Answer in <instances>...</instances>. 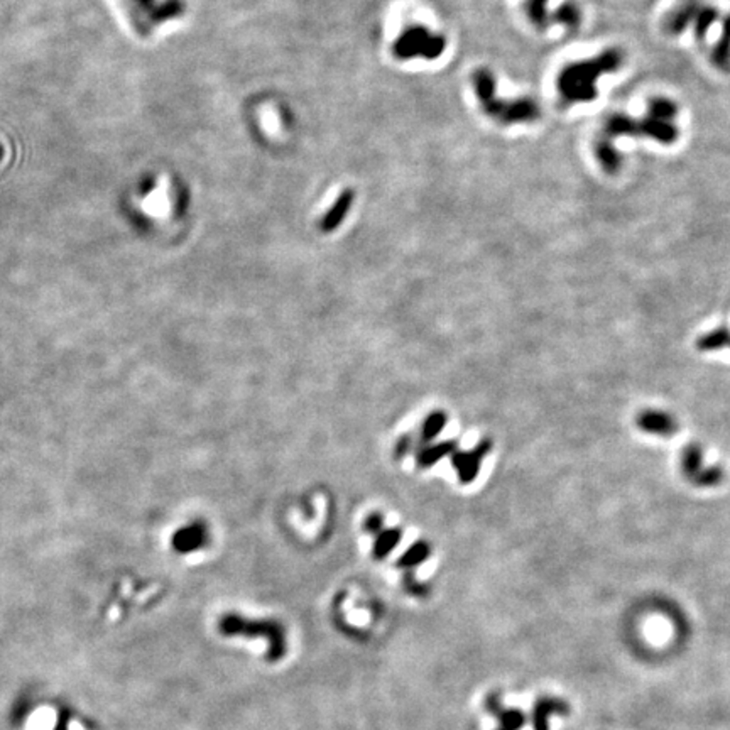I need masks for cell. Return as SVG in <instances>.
I'll return each instance as SVG.
<instances>
[{"label":"cell","mask_w":730,"mask_h":730,"mask_svg":"<svg viewBox=\"0 0 730 730\" xmlns=\"http://www.w3.org/2000/svg\"><path fill=\"white\" fill-rule=\"evenodd\" d=\"M455 442H443L438 445H433V447L423 448L420 453H418V465L421 469H426V467H431L436 464L438 460H442L443 457H447L448 453L453 452L455 448Z\"/></svg>","instance_id":"20"},{"label":"cell","mask_w":730,"mask_h":730,"mask_svg":"<svg viewBox=\"0 0 730 730\" xmlns=\"http://www.w3.org/2000/svg\"><path fill=\"white\" fill-rule=\"evenodd\" d=\"M570 705L562 698H553V697H541L538 698L536 703H534L531 717L529 720L533 722L534 730H550V717L551 715H562L567 717L570 715Z\"/></svg>","instance_id":"8"},{"label":"cell","mask_w":730,"mask_h":730,"mask_svg":"<svg viewBox=\"0 0 730 730\" xmlns=\"http://www.w3.org/2000/svg\"><path fill=\"white\" fill-rule=\"evenodd\" d=\"M724 479V472L720 467H709V469H703L700 474L693 479V482L700 487H714V485L720 484Z\"/></svg>","instance_id":"26"},{"label":"cell","mask_w":730,"mask_h":730,"mask_svg":"<svg viewBox=\"0 0 730 730\" xmlns=\"http://www.w3.org/2000/svg\"><path fill=\"white\" fill-rule=\"evenodd\" d=\"M484 110L491 117L501 120L502 124H521L534 122L540 119V105L533 99H518V100H499L497 97L482 104Z\"/></svg>","instance_id":"4"},{"label":"cell","mask_w":730,"mask_h":730,"mask_svg":"<svg viewBox=\"0 0 730 730\" xmlns=\"http://www.w3.org/2000/svg\"><path fill=\"white\" fill-rule=\"evenodd\" d=\"M551 21L567 26L570 29H577L582 22V11L575 2L567 0V2L556 9L555 14L551 16Z\"/></svg>","instance_id":"19"},{"label":"cell","mask_w":730,"mask_h":730,"mask_svg":"<svg viewBox=\"0 0 730 730\" xmlns=\"http://www.w3.org/2000/svg\"><path fill=\"white\" fill-rule=\"evenodd\" d=\"M604 136L614 137H639V120L626 114H612L604 124Z\"/></svg>","instance_id":"14"},{"label":"cell","mask_w":730,"mask_h":730,"mask_svg":"<svg viewBox=\"0 0 730 730\" xmlns=\"http://www.w3.org/2000/svg\"><path fill=\"white\" fill-rule=\"evenodd\" d=\"M638 426L644 433L665 436L670 438L678 431V423L673 420L665 411H656V409H646L638 416Z\"/></svg>","instance_id":"9"},{"label":"cell","mask_w":730,"mask_h":730,"mask_svg":"<svg viewBox=\"0 0 730 730\" xmlns=\"http://www.w3.org/2000/svg\"><path fill=\"white\" fill-rule=\"evenodd\" d=\"M548 2L550 0H526V14L538 29H546L550 24Z\"/></svg>","instance_id":"23"},{"label":"cell","mask_w":730,"mask_h":730,"mask_svg":"<svg viewBox=\"0 0 730 730\" xmlns=\"http://www.w3.org/2000/svg\"><path fill=\"white\" fill-rule=\"evenodd\" d=\"M678 136L680 131L673 122H665V120L651 117L639 120V137H648V139L660 142V144L670 146L678 141Z\"/></svg>","instance_id":"10"},{"label":"cell","mask_w":730,"mask_h":730,"mask_svg":"<svg viewBox=\"0 0 730 730\" xmlns=\"http://www.w3.org/2000/svg\"><path fill=\"white\" fill-rule=\"evenodd\" d=\"M365 529L372 534H379L382 531V516L379 514H371L367 519H365Z\"/></svg>","instance_id":"27"},{"label":"cell","mask_w":730,"mask_h":730,"mask_svg":"<svg viewBox=\"0 0 730 730\" xmlns=\"http://www.w3.org/2000/svg\"><path fill=\"white\" fill-rule=\"evenodd\" d=\"M729 345H730V330L725 327L715 328V330L709 332L707 335H703L697 340L698 350H702V352L720 350V349H724V347H729Z\"/></svg>","instance_id":"18"},{"label":"cell","mask_w":730,"mask_h":730,"mask_svg":"<svg viewBox=\"0 0 730 730\" xmlns=\"http://www.w3.org/2000/svg\"><path fill=\"white\" fill-rule=\"evenodd\" d=\"M401 540L399 529H382L376 536V545H374V558L384 560L391 551L398 546Z\"/></svg>","instance_id":"21"},{"label":"cell","mask_w":730,"mask_h":730,"mask_svg":"<svg viewBox=\"0 0 730 730\" xmlns=\"http://www.w3.org/2000/svg\"><path fill=\"white\" fill-rule=\"evenodd\" d=\"M710 60L717 70H730V14L722 22V31H720L719 41L715 43L714 50H712Z\"/></svg>","instance_id":"15"},{"label":"cell","mask_w":730,"mask_h":730,"mask_svg":"<svg viewBox=\"0 0 730 730\" xmlns=\"http://www.w3.org/2000/svg\"><path fill=\"white\" fill-rule=\"evenodd\" d=\"M622 53L605 50L597 58L570 63L560 71L556 87L567 104H587L597 99V80L602 75L621 70Z\"/></svg>","instance_id":"1"},{"label":"cell","mask_w":730,"mask_h":730,"mask_svg":"<svg viewBox=\"0 0 730 730\" xmlns=\"http://www.w3.org/2000/svg\"><path fill=\"white\" fill-rule=\"evenodd\" d=\"M491 452V442H482L477 448H474L472 452L465 453H455L453 455V467H455L458 479L464 484H470L477 479L480 464H482V458Z\"/></svg>","instance_id":"6"},{"label":"cell","mask_w":730,"mask_h":730,"mask_svg":"<svg viewBox=\"0 0 730 730\" xmlns=\"http://www.w3.org/2000/svg\"><path fill=\"white\" fill-rule=\"evenodd\" d=\"M355 193L352 190H345L340 197L337 198V202L333 203V207L325 213V217L320 222V229L323 232H333L338 225H342V222L345 220L347 213L350 212L352 205H354Z\"/></svg>","instance_id":"13"},{"label":"cell","mask_w":730,"mask_h":730,"mask_svg":"<svg viewBox=\"0 0 730 730\" xmlns=\"http://www.w3.org/2000/svg\"><path fill=\"white\" fill-rule=\"evenodd\" d=\"M594 154L597 158L600 168L604 169L607 175H616V173L621 171L622 168V156L614 146L612 139H609L607 136L599 137L594 144Z\"/></svg>","instance_id":"12"},{"label":"cell","mask_w":730,"mask_h":730,"mask_svg":"<svg viewBox=\"0 0 730 730\" xmlns=\"http://www.w3.org/2000/svg\"><path fill=\"white\" fill-rule=\"evenodd\" d=\"M208 541V529L203 523L195 521V523L182 526L181 529L173 534L171 545L178 553H193L207 545Z\"/></svg>","instance_id":"7"},{"label":"cell","mask_w":730,"mask_h":730,"mask_svg":"<svg viewBox=\"0 0 730 730\" xmlns=\"http://www.w3.org/2000/svg\"><path fill=\"white\" fill-rule=\"evenodd\" d=\"M445 48H447V41L443 36L431 33L425 26H411L399 36L393 50L399 60H415V58L436 60L443 55Z\"/></svg>","instance_id":"3"},{"label":"cell","mask_w":730,"mask_h":730,"mask_svg":"<svg viewBox=\"0 0 730 730\" xmlns=\"http://www.w3.org/2000/svg\"><path fill=\"white\" fill-rule=\"evenodd\" d=\"M218 631L225 638H249V639H266L267 641V660L279 661L286 656L288 639L286 629L281 622L273 619H262L254 621L239 616V614H225L218 621Z\"/></svg>","instance_id":"2"},{"label":"cell","mask_w":730,"mask_h":730,"mask_svg":"<svg viewBox=\"0 0 730 730\" xmlns=\"http://www.w3.org/2000/svg\"><path fill=\"white\" fill-rule=\"evenodd\" d=\"M428 556H430V546L426 545V543L418 541L411 548H409L406 553L403 555V558L399 560L398 565L401 568H411V567H416V565L425 562Z\"/></svg>","instance_id":"24"},{"label":"cell","mask_w":730,"mask_h":730,"mask_svg":"<svg viewBox=\"0 0 730 730\" xmlns=\"http://www.w3.org/2000/svg\"><path fill=\"white\" fill-rule=\"evenodd\" d=\"M700 4L697 0H685L681 6L675 11H671L665 19V31L671 36H680L688 29L692 22H695V17L700 11Z\"/></svg>","instance_id":"11"},{"label":"cell","mask_w":730,"mask_h":730,"mask_svg":"<svg viewBox=\"0 0 730 730\" xmlns=\"http://www.w3.org/2000/svg\"><path fill=\"white\" fill-rule=\"evenodd\" d=\"M445 425H447V416H445L443 413L438 411V413H433V415H430L428 418H426V421L423 423L421 442L426 443V442H431V440L436 438V435L443 430Z\"/></svg>","instance_id":"25"},{"label":"cell","mask_w":730,"mask_h":730,"mask_svg":"<svg viewBox=\"0 0 730 730\" xmlns=\"http://www.w3.org/2000/svg\"><path fill=\"white\" fill-rule=\"evenodd\" d=\"M703 452L700 445L692 443L687 445V448L683 450V455H681V469H683V474L687 475L688 479H695L698 474L703 470Z\"/></svg>","instance_id":"16"},{"label":"cell","mask_w":730,"mask_h":730,"mask_svg":"<svg viewBox=\"0 0 730 730\" xmlns=\"http://www.w3.org/2000/svg\"><path fill=\"white\" fill-rule=\"evenodd\" d=\"M485 710L491 712L499 722L496 730H521L528 724L529 717H526L523 710L519 709H506L502 705L501 695L499 693H491L485 698Z\"/></svg>","instance_id":"5"},{"label":"cell","mask_w":730,"mask_h":730,"mask_svg":"<svg viewBox=\"0 0 730 730\" xmlns=\"http://www.w3.org/2000/svg\"><path fill=\"white\" fill-rule=\"evenodd\" d=\"M719 21V11L712 6H702L695 17V38L703 41L715 22Z\"/></svg>","instance_id":"22"},{"label":"cell","mask_w":730,"mask_h":730,"mask_svg":"<svg viewBox=\"0 0 730 730\" xmlns=\"http://www.w3.org/2000/svg\"><path fill=\"white\" fill-rule=\"evenodd\" d=\"M678 115V105L666 97H654L648 104V117L671 122Z\"/></svg>","instance_id":"17"},{"label":"cell","mask_w":730,"mask_h":730,"mask_svg":"<svg viewBox=\"0 0 730 730\" xmlns=\"http://www.w3.org/2000/svg\"><path fill=\"white\" fill-rule=\"evenodd\" d=\"M68 724H70V717L66 714H61L60 719H58L55 730H68Z\"/></svg>","instance_id":"28"}]
</instances>
